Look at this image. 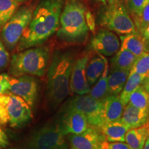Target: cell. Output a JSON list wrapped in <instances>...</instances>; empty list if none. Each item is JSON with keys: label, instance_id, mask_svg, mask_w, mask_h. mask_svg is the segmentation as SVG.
Returning a JSON list of instances; mask_svg holds the SVG:
<instances>
[{"label": "cell", "instance_id": "6da1fadb", "mask_svg": "<svg viewBox=\"0 0 149 149\" xmlns=\"http://www.w3.org/2000/svg\"><path fill=\"white\" fill-rule=\"evenodd\" d=\"M63 6V0H41L18 43V51L42 45L57 32Z\"/></svg>", "mask_w": 149, "mask_h": 149}, {"label": "cell", "instance_id": "7a4b0ae2", "mask_svg": "<svg viewBox=\"0 0 149 149\" xmlns=\"http://www.w3.org/2000/svg\"><path fill=\"white\" fill-rule=\"evenodd\" d=\"M74 57L70 53L54 55L47 72L46 97L50 108L55 109L69 93L70 78Z\"/></svg>", "mask_w": 149, "mask_h": 149}, {"label": "cell", "instance_id": "3957f363", "mask_svg": "<svg viewBox=\"0 0 149 149\" xmlns=\"http://www.w3.org/2000/svg\"><path fill=\"white\" fill-rule=\"evenodd\" d=\"M49 58L48 46H37L27 48L12 56L10 72L14 77H42L45 74Z\"/></svg>", "mask_w": 149, "mask_h": 149}, {"label": "cell", "instance_id": "277c9868", "mask_svg": "<svg viewBox=\"0 0 149 149\" xmlns=\"http://www.w3.org/2000/svg\"><path fill=\"white\" fill-rule=\"evenodd\" d=\"M86 8L77 0H71L66 3L59 18L57 36L66 42H78L88 35L86 23Z\"/></svg>", "mask_w": 149, "mask_h": 149}, {"label": "cell", "instance_id": "5b68a950", "mask_svg": "<svg viewBox=\"0 0 149 149\" xmlns=\"http://www.w3.org/2000/svg\"><path fill=\"white\" fill-rule=\"evenodd\" d=\"M32 118L31 107L23 99L8 91L0 95V124L19 128Z\"/></svg>", "mask_w": 149, "mask_h": 149}, {"label": "cell", "instance_id": "8992f818", "mask_svg": "<svg viewBox=\"0 0 149 149\" xmlns=\"http://www.w3.org/2000/svg\"><path fill=\"white\" fill-rule=\"evenodd\" d=\"M66 136L56 123L46 124L24 140L22 149H68Z\"/></svg>", "mask_w": 149, "mask_h": 149}, {"label": "cell", "instance_id": "52a82bcc", "mask_svg": "<svg viewBox=\"0 0 149 149\" xmlns=\"http://www.w3.org/2000/svg\"><path fill=\"white\" fill-rule=\"evenodd\" d=\"M34 8L26 6L17 9L8 22L1 29V38L3 44L10 50L18 44L24 30L33 17Z\"/></svg>", "mask_w": 149, "mask_h": 149}, {"label": "cell", "instance_id": "ba28073f", "mask_svg": "<svg viewBox=\"0 0 149 149\" xmlns=\"http://www.w3.org/2000/svg\"><path fill=\"white\" fill-rule=\"evenodd\" d=\"M102 24L109 31L120 35L137 31L133 19L128 14L125 6L120 0L114 6L109 7L102 17Z\"/></svg>", "mask_w": 149, "mask_h": 149}, {"label": "cell", "instance_id": "9c48e42d", "mask_svg": "<svg viewBox=\"0 0 149 149\" xmlns=\"http://www.w3.org/2000/svg\"><path fill=\"white\" fill-rule=\"evenodd\" d=\"M66 107L81 111L86 117L89 126L100 128L103 125V101L90 95H77L71 99Z\"/></svg>", "mask_w": 149, "mask_h": 149}, {"label": "cell", "instance_id": "30bf717a", "mask_svg": "<svg viewBox=\"0 0 149 149\" xmlns=\"http://www.w3.org/2000/svg\"><path fill=\"white\" fill-rule=\"evenodd\" d=\"M68 149H107L109 142L97 128L89 126L82 133L68 135Z\"/></svg>", "mask_w": 149, "mask_h": 149}, {"label": "cell", "instance_id": "8fae6325", "mask_svg": "<svg viewBox=\"0 0 149 149\" xmlns=\"http://www.w3.org/2000/svg\"><path fill=\"white\" fill-rule=\"evenodd\" d=\"M8 91L23 99L32 108L38 95V83L36 79L31 75L15 77L9 76Z\"/></svg>", "mask_w": 149, "mask_h": 149}, {"label": "cell", "instance_id": "7c38bea8", "mask_svg": "<svg viewBox=\"0 0 149 149\" xmlns=\"http://www.w3.org/2000/svg\"><path fill=\"white\" fill-rule=\"evenodd\" d=\"M56 124L66 135L82 133L89 127L86 117L81 111L67 107H64Z\"/></svg>", "mask_w": 149, "mask_h": 149}, {"label": "cell", "instance_id": "4fadbf2b", "mask_svg": "<svg viewBox=\"0 0 149 149\" xmlns=\"http://www.w3.org/2000/svg\"><path fill=\"white\" fill-rule=\"evenodd\" d=\"M90 59L89 55L84 53L74 61L70 74L69 87L72 93L77 95L88 94L91 91V86L86 79V66Z\"/></svg>", "mask_w": 149, "mask_h": 149}, {"label": "cell", "instance_id": "5bb4252c", "mask_svg": "<svg viewBox=\"0 0 149 149\" xmlns=\"http://www.w3.org/2000/svg\"><path fill=\"white\" fill-rule=\"evenodd\" d=\"M91 45L97 53L104 57H111L119 51L120 41L114 33L109 30L103 29L100 30L93 37Z\"/></svg>", "mask_w": 149, "mask_h": 149}, {"label": "cell", "instance_id": "9a60e30c", "mask_svg": "<svg viewBox=\"0 0 149 149\" xmlns=\"http://www.w3.org/2000/svg\"><path fill=\"white\" fill-rule=\"evenodd\" d=\"M130 129L139 128L149 123V109H141L128 104L120 119Z\"/></svg>", "mask_w": 149, "mask_h": 149}, {"label": "cell", "instance_id": "2e32d148", "mask_svg": "<svg viewBox=\"0 0 149 149\" xmlns=\"http://www.w3.org/2000/svg\"><path fill=\"white\" fill-rule=\"evenodd\" d=\"M124 109V106L120 100V95L107 97L103 100V125L107 123L120 120Z\"/></svg>", "mask_w": 149, "mask_h": 149}, {"label": "cell", "instance_id": "e0dca14e", "mask_svg": "<svg viewBox=\"0 0 149 149\" xmlns=\"http://www.w3.org/2000/svg\"><path fill=\"white\" fill-rule=\"evenodd\" d=\"M108 142H124L126 134L130 130L122 120H117L102 125L99 128Z\"/></svg>", "mask_w": 149, "mask_h": 149}, {"label": "cell", "instance_id": "ac0fdd59", "mask_svg": "<svg viewBox=\"0 0 149 149\" xmlns=\"http://www.w3.org/2000/svg\"><path fill=\"white\" fill-rule=\"evenodd\" d=\"M120 40L121 48L130 51L136 57L148 51L144 39L137 31L128 35H121Z\"/></svg>", "mask_w": 149, "mask_h": 149}, {"label": "cell", "instance_id": "d6986e66", "mask_svg": "<svg viewBox=\"0 0 149 149\" xmlns=\"http://www.w3.org/2000/svg\"><path fill=\"white\" fill-rule=\"evenodd\" d=\"M107 62L108 61L106 57L99 53L89 59L86 66V74L87 81L91 86L95 84L103 72Z\"/></svg>", "mask_w": 149, "mask_h": 149}, {"label": "cell", "instance_id": "ffe728a7", "mask_svg": "<svg viewBox=\"0 0 149 149\" xmlns=\"http://www.w3.org/2000/svg\"><path fill=\"white\" fill-rule=\"evenodd\" d=\"M130 70L112 69L108 76V94L118 95L124 88L129 76Z\"/></svg>", "mask_w": 149, "mask_h": 149}, {"label": "cell", "instance_id": "44dd1931", "mask_svg": "<svg viewBox=\"0 0 149 149\" xmlns=\"http://www.w3.org/2000/svg\"><path fill=\"white\" fill-rule=\"evenodd\" d=\"M149 136L148 124L139 128H131L126 134L125 141L130 149H142Z\"/></svg>", "mask_w": 149, "mask_h": 149}, {"label": "cell", "instance_id": "7402d4cb", "mask_svg": "<svg viewBox=\"0 0 149 149\" xmlns=\"http://www.w3.org/2000/svg\"><path fill=\"white\" fill-rule=\"evenodd\" d=\"M137 57L124 48L120 49L115 54L111 61V70L121 69L130 70Z\"/></svg>", "mask_w": 149, "mask_h": 149}, {"label": "cell", "instance_id": "603a6c76", "mask_svg": "<svg viewBox=\"0 0 149 149\" xmlns=\"http://www.w3.org/2000/svg\"><path fill=\"white\" fill-rule=\"evenodd\" d=\"M144 78V76L141 75V74L136 73V72H130L127 81H126L125 85L124 86V88H123L120 95V100L122 101L124 107L128 104L129 97L131 93L139 86H140L142 84Z\"/></svg>", "mask_w": 149, "mask_h": 149}, {"label": "cell", "instance_id": "cb8c5ba5", "mask_svg": "<svg viewBox=\"0 0 149 149\" xmlns=\"http://www.w3.org/2000/svg\"><path fill=\"white\" fill-rule=\"evenodd\" d=\"M109 73V65L107 63L105 68H104L102 75L99 78L95 85L91 89L89 92V95L96 100L103 101L107 97L109 96L108 94V76Z\"/></svg>", "mask_w": 149, "mask_h": 149}, {"label": "cell", "instance_id": "d4e9b609", "mask_svg": "<svg viewBox=\"0 0 149 149\" xmlns=\"http://www.w3.org/2000/svg\"><path fill=\"white\" fill-rule=\"evenodd\" d=\"M19 4L14 0H0V30L12 17Z\"/></svg>", "mask_w": 149, "mask_h": 149}, {"label": "cell", "instance_id": "484cf974", "mask_svg": "<svg viewBox=\"0 0 149 149\" xmlns=\"http://www.w3.org/2000/svg\"><path fill=\"white\" fill-rule=\"evenodd\" d=\"M128 104L141 109H149V93L142 85L139 86L130 95Z\"/></svg>", "mask_w": 149, "mask_h": 149}, {"label": "cell", "instance_id": "4316f807", "mask_svg": "<svg viewBox=\"0 0 149 149\" xmlns=\"http://www.w3.org/2000/svg\"><path fill=\"white\" fill-rule=\"evenodd\" d=\"M130 72H136L146 77L149 73V53L144 52L137 57Z\"/></svg>", "mask_w": 149, "mask_h": 149}, {"label": "cell", "instance_id": "83f0119b", "mask_svg": "<svg viewBox=\"0 0 149 149\" xmlns=\"http://www.w3.org/2000/svg\"><path fill=\"white\" fill-rule=\"evenodd\" d=\"M136 31L141 35L149 25V0L139 15L133 17Z\"/></svg>", "mask_w": 149, "mask_h": 149}, {"label": "cell", "instance_id": "f1b7e54d", "mask_svg": "<svg viewBox=\"0 0 149 149\" xmlns=\"http://www.w3.org/2000/svg\"><path fill=\"white\" fill-rule=\"evenodd\" d=\"M148 1V0H126L128 10L133 17L141 13Z\"/></svg>", "mask_w": 149, "mask_h": 149}, {"label": "cell", "instance_id": "f546056e", "mask_svg": "<svg viewBox=\"0 0 149 149\" xmlns=\"http://www.w3.org/2000/svg\"><path fill=\"white\" fill-rule=\"evenodd\" d=\"M10 61V55L6 48L4 44L0 39V70L8 66Z\"/></svg>", "mask_w": 149, "mask_h": 149}, {"label": "cell", "instance_id": "4dcf8cb0", "mask_svg": "<svg viewBox=\"0 0 149 149\" xmlns=\"http://www.w3.org/2000/svg\"><path fill=\"white\" fill-rule=\"evenodd\" d=\"M85 19L88 30L94 33L95 31V19L94 15L90 10H86Z\"/></svg>", "mask_w": 149, "mask_h": 149}, {"label": "cell", "instance_id": "1f68e13d", "mask_svg": "<svg viewBox=\"0 0 149 149\" xmlns=\"http://www.w3.org/2000/svg\"><path fill=\"white\" fill-rule=\"evenodd\" d=\"M9 76L7 74H0V95L2 93L8 91Z\"/></svg>", "mask_w": 149, "mask_h": 149}, {"label": "cell", "instance_id": "d6a6232c", "mask_svg": "<svg viewBox=\"0 0 149 149\" xmlns=\"http://www.w3.org/2000/svg\"><path fill=\"white\" fill-rule=\"evenodd\" d=\"M9 145L8 137L0 126V148H6Z\"/></svg>", "mask_w": 149, "mask_h": 149}, {"label": "cell", "instance_id": "836d02e7", "mask_svg": "<svg viewBox=\"0 0 149 149\" xmlns=\"http://www.w3.org/2000/svg\"><path fill=\"white\" fill-rule=\"evenodd\" d=\"M107 149H130L128 144L124 142L109 143Z\"/></svg>", "mask_w": 149, "mask_h": 149}, {"label": "cell", "instance_id": "e575fe53", "mask_svg": "<svg viewBox=\"0 0 149 149\" xmlns=\"http://www.w3.org/2000/svg\"><path fill=\"white\" fill-rule=\"evenodd\" d=\"M143 39H144V41L145 42V44H146V47L149 45V25L146 28V30L144 31V32L143 33V34L141 35Z\"/></svg>", "mask_w": 149, "mask_h": 149}, {"label": "cell", "instance_id": "d590c367", "mask_svg": "<svg viewBox=\"0 0 149 149\" xmlns=\"http://www.w3.org/2000/svg\"><path fill=\"white\" fill-rule=\"evenodd\" d=\"M141 85L143 86V87H144L145 90L146 91V92L149 93V73L145 77Z\"/></svg>", "mask_w": 149, "mask_h": 149}, {"label": "cell", "instance_id": "8d00e7d4", "mask_svg": "<svg viewBox=\"0 0 149 149\" xmlns=\"http://www.w3.org/2000/svg\"><path fill=\"white\" fill-rule=\"evenodd\" d=\"M100 1H101L104 4H107L109 5V7H111L114 6L118 0H100Z\"/></svg>", "mask_w": 149, "mask_h": 149}, {"label": "cell", "instance_id": "74e56055", "mask_svg": "<svg viewBox=\"0 0 149 149\" xmlns=\"http://www.w3.org/2000/svg\"><path fill=\"white\" fill-rule=\"evenodd\" d=\"M142 149H149V136L148 138H147L146 142H145L144 144V146L143 147Z\"/></svg>", "mask_w": 149, "mask_h": 149}, {"label": "cell", "instance_id": "f35d334b", "mask_svg": "<svg viewBox=\"0 0 149 149\" xmlns=\"http://www.w3.org/2000/svg\"><path fill=\"white\" fill-rule=\"evenodd\" d=\"M14 1H17V2L20 3L23 2V1H26V0H14Z\"/></svg>", "mask_w": 149, "mask_h": 149}, {"label": "cell", "instance_id": "ab89813d", "mask_svg": "<svg viewBox=\"0 0 149 149\" xmlns=\"http://www.w3.org/2000/svg\"><path fill=\"white\" fill-rule=\"evenodd\" d=\"M8 149H17V148H8Z\"/></svg>", "mask_w": 149, "mask_h": 149}, {"label": "cell", "instance_id": "60d3db41", "mask_svg": "<svg viewBox=\"0 0 149 149\" xmlns=\"http://www.w3.org/2000/svg\"></svg>", "mask_w": 149, "mask_h": 149}]
</instances>
